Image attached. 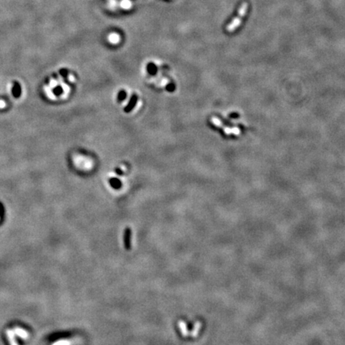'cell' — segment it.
Segmentation results:
<instances>
[{
	"mask_svg": "<svg viewBox=\"0 0 345 345\" xmlns=\"http://www.w3.org/2000/svg\"><path fill=\"white\" fill-rule=\"evenodd\" d=\"M6 106V103L2 100H0V109L4 108Z\"/></svg>",
	"mask_w": 345,
	"mask_h": 345,
	"instance_id": "12",
	"label": "cell"
},
{
	"mask_svg": "<svg viewBox=\"0 0 345 345\" xmlns=\"http://www.w3.org/2000/svg\"><path fill=\"white\" fill-rule=\"evenodd\" d=\"M247 9H248V4L246 2L243 3L240 7L239 11H238V16L234 18L233 21L227 26V30L229 32H233V30H235L237 27H239L241 21H242V18L246 14Z\"/></svg>",
	"mask_w": 345,
	"mask_h": 345,
	"instance_id": "1",
	"label": "cell"
},
{
	"mask_svg": "<svg viewBox=\"0 0 345 345\" xmlns=\"http://www.w3.org/2000/svg\"><path fill=\"white\" fill-rule=\"evenodd\" d=\"M7 338H8V340H9V343L11 345H18L17 342H16V339H15V332H14L13 330H7Z\"/></svg>",
	"mask_w": 345,
	"mask_h": 345,
	"instance_id": "6",
	"label": "cell"
},
{
	"mask_svg": "<svg viewBox=\"0 0 345 345\" xmlns=\"http://www.w3.org/2000/svg\"><path fill=\"white\" fill-rule=\"evenodd\" d=\"M166 89L168 90L169 91H173L175 89V86H174V85H173V84L170 83V84H169V85H167Z\"/></svg>",
	"mask_w": 345,
	"mask_h": 345,
	"instance_id": "11",
	"label": "cell"
},
{
	"mask_svg": "<svg viewBox=\"0 0 345 345\" xmlns=\"http://www.w3.org/2000/svg\"><path fill=\"white\" fill-rule=\"evenodd\" d=\"M13 94L15 97H19V95L20 94V86L18 83H15V86L13 88Z\"/></svg>",
	"mask_w": 345,
	"mask_h": 345,
	"instance_id": "8",
	"label": "cell"
},
{
	"mask_svg": "<svg viewBox=\"0 0 345 345\" xmlns=\"http://www.w3.org/2000/svg\"><path fill=\"white\" fill-rule=\"evenodd\" d=\"M69 344H70V343H69L67 340H60V341H58L56 342V343H55L53 345H69Z\"/></svg>",
	"mask_w": 345,
	"mask_h": 345,
	"instance_id": "10",
	"label": "cell"
},
{
	"mask_svg": "<svg viewBox=\"0 0 345 345\" xmlns=\"http://www.w3.org/2000/svg\"><path fill=\"white\" fill-rule=\"evenodd\" d=\"M133 3L131 0H120L118 2V7L123 10H129L132 8Z\"/></svg>",
	"mask_w": 345,
	"mask_h": 345,
	"instance_id": "2",
	"label": "cell"
},
{
	"mask_svg": "<svg viewBox=\"0 0 345 345\" xmlns=\"http://www.w3.org/2000/svg\"><path fill=\"white\" fill-rule=\"evenodd\" d=\"M107 38H108L109 42L112 44H118L120 42V40H121L120 35L118 34H117V33H110L108 35V37H107Z\"/></svg>",
	"mask_w": 345,
	"mask_h": 345,
	"instance_id": "5",
	"label": "cell"
},
{
	"mask_svg": "<svg viewBox=\"0 0 345 345\" xmlns=\"http://www.w3.org/2000/svg\"><path fill=\"white\" fill-rule=\"evenodd\" d=\"M137 101H138V96H137V94H133L132 98H130L129 104H128L127 106L125 108V112H129V111H131V110H133V108L134 107L135 105H136Z\"/></svg>",
	"mask_w": 345,
	"mask_h": 345,
	"instance_id": "4",
	"label": "cell"
},
{
	"mask_svg": "<svg viewBox=\"0 0 345 345\" xmlns=\"http://www.w3.org/2000/svg\"><path fill=\"white\" fill-rule=\"evenodd\" d=\"M115 170L117 171V172H118V174H119V175L123 174V172H122V171H121V169H118V168H117V169H115Z\"/></svg>",
	"mask_w": 345,
	"mask_h": 345,
	"instance_id": "13",
	"label": "cell"
},
{
	"mask_svg": "<svg viewBox=\"0 0 345 345\" xmlns=\"http://www.w3.org/2000/svg\"><path fill=\"white\" fill-rule=\"evenodd\" d=\"M125 97H126V93H125V91L123 90H121L119 92V94H118V100L119 101V102L123 101L124 99L125 98Z\"/></svg>",
	"mask_w": 345,
	"mask_h": 345,
	"instance_id": "9",
	"label": "cell"
},
{
	"mask_svg": "<svg viewBox=\"0 0 345 345\" xmlns=\"http://www.w3.org/2000/svg\"><path fill=\"white\" fill-rule=\"evenodd\" d=\"M110 185H111V186L115 188V189H118V188L121 187V181H120L118 178H111L110 180Z\"/></svg>",
	"mask_w": 345,
	"mask_h": 345,
	"instance_id": "7",
	"label": "cell"
},
{
	"mask_svg": "<svg viewBox=\"0 0 345 345\" xmlns=\"http://www.w3.org/2000/svg\"><path fill=\"white\" fill-rule=\"evenodd\" d=\"M14 332H15V334H16L18 336L21 337L22 339H27V338L29 337L28 332H27L26 330H24V329H23V328H15V329H14Z\"/></svg>",
	"mask_w": 345,
	"mask_h": 345,
	"instance_id": "3",
	"label": "cell"
}]
</instances>
